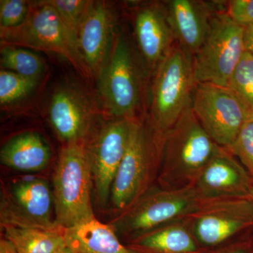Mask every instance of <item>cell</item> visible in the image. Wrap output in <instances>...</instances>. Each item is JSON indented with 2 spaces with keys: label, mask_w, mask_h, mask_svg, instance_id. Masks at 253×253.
Returning <instances> with one entry per match:
<instances>
[{
  "label": "cell",
  "mask_w": 253,
  "mask_h": 253,
  "mask_svg": "<svg viewBox=\"0 0 253 253\" xmlns=\"http://www.w3.org/2000/svg\"><path fill=\"white\" fill-rule=\"evenodd\" d=\"M204 200L194 186L165 189L155 184L109 223L118 237L128 241L149 231L188 217Z\"/></svg>",
  "instance_id": "cell-6"
},
{
  "label": "cell",
  "mask_w": 253,
  "mask_h": 253,
  "mask_svg": "<svg viewBox=\"0 0 253 253\" xmlns=\"http://www.w3.org/2000/svg\"><path fill=\"white\" fill-rule=\"evenodd\" d=\"M225 12L234 22L242 27L253 26V0H229Z\"/></svg>",
  "instance_id": "cell-28"
},
{
  "label": "cell",
  "mask_w": 253,
  "mask_h": 253,
  "mask_svg": "<svg viewBox=\"0 0 253 253\" xmlns=\"http://www.w3.org/2000/svg\"><path fill=\"white\" fill-rule=\"evenodd\" d=\"M0 253H17L12 245L4 237L0 240Z\"/></svg>",
  "instance_id": "cell-30"
},
{
  "label": "cell",
  "mask_w": 253,
  "mask_h": 253,
  "mask_svg": "<svg viewBox=\"0 0 253 253\" xmlns=\"http://www.w3.org/2000/svg\"><path fill=\"white\" fill-rule=\"evenodd\" d=\"M219 146L189 107L163 136L156 184L172 189L194 186Z\"/></svg>",
  "instance_id": "cell-2"
},
{
  "label": "cell",
  "mask_w": 253,
  "mask_h": 253,
  "mask_svg": "<svg viewBox=\"0 0 253 253\" xmlns=\"http://www.w3.org/2000/svg\"><path fill=\"white\" fill-rule=\"evenodd\" d=\"M164 1L176 42L194 57L204 44L213 18L225 10V1L168 0Z\"/></svg>",
  "instance_id": "cell-17"
},
{
  "label": "cell",
  "mask_w": 253,
  "mask_h": 253,
  "mask_svg": "<svg viewBox=\"0 0 253 253\" xmlns=\"http://www.w3.org/2000/svg\"><path fill=\"white\" fill-rule=\"evenodd\" d=\"M126 247L134 253H201L189 217L149 231Z\"/></svg>",
  "instance_id": "cell-18"
},
{
  "label": "cell",
  "mask_w": 253,
  "mask_h": 253,
  "mask_svg": "<svg viewBox=\"0 0 253 253\" xmlns=\"http://www.w3.org/2000/svg\"><path fill=\"white\" fill-rule=\"evenodd\" d=\"M244 44L246 51L253 56V26L244 28Z\"/></svg>",
  "instance_id": "cell-29"
},
{
  "label": "cell",
  "mask_w": 253,
  "mask_h": 253,
  "mask_svg": "<svg viewBox=\"0 0 253 253\" xmlns=\"http://www.w3.org/2000/svg\"><path fill=\"white\" fill-rule=\"evenodd\" d=\"M4 237L17 253H53L66 244L63 229H42L6 226Z\"/></svg>",
  "instance_id": "cell-21"
},
{
  "label": "cell",
  "mask_w": 253,
  "mask_h": 253,
  "mask_svg": "<svg viewBox=\"0 0 253 253\" xmlns=\"http://www.w3.org/2000/svg\"><path fill=\"white\" fill-rule=\"evenodd\" d=\"M27 19L17 28H0L1 44H8L53 52L66 58L84 78L91 74L82 59L77 41L57 11L42 1H31Z\"/></svg>",
  "instance_id": "cell-7"
},
{
  "label": "cell",
  "mask_w": 253,
  "mask_h": 253,
  "mask_svg": "<svg viewBox=\"0 0 253 253\" xmlns=\"http://www.w3.org/2000/svg\"><path fill=\"white\" fill-rule=\"evenodd\" d=\"M52 190L45 179L25 176L1 181L0 225L31 229H61L52 217Z\"/></svg>",
  "instance_id": "cell-9"
},
{
  "label": "cell",
  "mask_w": 253,
  "mask_h": 253,
  "mask_svg": "<svg viewBox=\"0 0 253 253\" xmlns=\"http://www.w3.org/2000/svg\"><path fill=\"white\" fill-rule=\"evenodd\" d=\"M51 159V151L41 134L26 131L9 139L0 151V162L21 172L43 170Z\"/></svg>",
  "instance_id": "cell-19"
},
{
  "label": "cell",
  "mask_w": 253,
  "mask_h": 253,
  "mask_svg": "<svg viewBox=\"0 0 253 253\" xmlns=\"http://www.w3.org/2000/svg\"><path fill=\"white\" fill-rule=\"evenodd\" d=\"M253 179L224 147L219 146L194 184L201 199H243L251 196Z\"/></svg>",
  "instance_id": "cell-16"
},
{
  "label": "cell",
  "mask_w": 253,
  "mask_h": 253,
  "mask_svg": "<svg viewBox=\"0 0 253 253\" xmlns=\"http://www.w3.org/2000/svg\"><path fill=\"white\" fill-rule=\"evenodd\" d=\"M55 221L63 229L94 219L92 174L85 144L63 145L52 177Z\"/></svg>",
  "instance_id": "cell-5"
},
{
  "label": "cell",
  "mask_w": 253,
  "mask_h": 253,
  "mask_svg": "<svg viewBox=\"0 0 253 253\" xmlns=\"http://www.w3.org/2000/svg\"><path fill=\"white\" fill-rule=\"evenodd\" d=\"M31 1L26 0L0 1V28H17L27 19L31 11Z\"/></svg>",
  "instance_id": "cell-27"
},
{
  "label": "cell",
  "mask_w": 253,
  "mask_h": 253,
  "mask_svg": "<svg viewBox=\"0 0 253 253\" xmlns=\"http://www.w3.org/2000/svg\"><path fill=\"white\" fill-rule=\"evenodd\" d=\"M196 84L193 56L176 42L150 78L145 117L158 136L191 107Z\"/></svg>",
  "instance_id": "cell-3"
},
{
  "label": "cell",
  "mask_w": 253,
  "mask_h": 253,
  "mask_svg": "<svg viewBox=\"0 0 253 253\" xmlns=\"http://www.w3.org/2000/svg\"><path fill=\"white\" fill-rule=\"evenodd\" d=\"M246 52L244 28L218 11L204 44L193 57L194 79L198 83L227 86Z\"/></svg>",
  "instance_id": "cell-8"
},
{
  "label": "cell",
  "mask_w": 253,
  "mask_h": 253,
  "mask_svg": "<svg viewBox=\"0 0 253 253\" xmlns=\"http://www.w3.org/2000/svg\"><path fill=\"white\" fill-rule=\"evenodd\" d=\"M163 140L153 130L146 117L131 120L126 152L110 196V206L118 214L156 184Z\"/></svg>",
  "instance_id": "cell-4"
},
{
  "label": "cell",
  "mask_w": 253,
  "mask_h": 253,
  "mask_svg": "<svg viewBox=\"0 0 253 253\" xmlns=\"http://www.w3.org/2000/svg\"><path fill=\"white\" fill-rule=\"evenodd\" d=\"M191 107L208 135L221 147L229 146L249 121L239 100L228 86L198 83Z\"/></svg>",
  "instance_id": "cell-11"
},
{
  "label": "cell",
  "mask_w": 253,
  "mask_h": 253,
  "mask_svg": "<svg viewBox=\"0 0 253 253\" xmlns=\"http://www.w3.org/2000/svg\"><path fill=\"white\" fill-rule=\"evenodd\" d=\"M49 119L63 145L86 144L101 120L94 100L74 83L55 89L50 100Z\"/></svg>",
  "instance_id": "cell-13"
},
{
  "label": "cell",
  "mask_w": 253,
  "mask_h": 253,
  "mask_svg": "<svg viewBox=\"0 0 253 253\" xmlns=\"http://www.w3.org/2000/svg\"><path fill=\"white\" fill-rule=\"evenodd\" d=\"M228 87L239 100L249 120H253V56L246 51Z\"/></svg>",
  "instance_id": "cell-23"
},
{
  "label": "cell",
  "mask_w": 253,
  "mask_h": 253,
  "mask_svg": "<svg viewBox=\"0 0 253 253\" xmlns=\"http://www.w3.org/2000/svg\"><path fill=\"white\" fill-rule=\"evenodd\" d=\"M131 120H101L85 146L91 174L93 193L98 207L109 206L111 187L126 152Z\"/></svg>",
  "instance_id": "cell-10"
},
{
  "label": "cell",
  "mask_w": 253,
  "mask_h": 253,
  "mask_svg": "<svg viewBox=\"0 0 253 253\" xmlns=\"http://www.w3.org/2000/svg\"><path fill=\"white\" fill-rule=\"evenodd\" d=\"M53 253H74L73 252L72 250L70 249L68 246H66V244H65L64 246H63L62 247L59 248V249L56 250V251H54Z\"/></svg>",
  "instance_id": "cell-32"
},
{
  "label": "cell",
  "mask_w": 253,
  "mask_h": 253,
  "mask_svg": "<svg viewBox=\"0 0 253 253\" xmlns=\"http://www.w3.org/2000/svg\"><path fill=\"white\" fill-rule=\"evenodd\" d=\"M63 236L74 253H134L121 243L112 226L96 218L64 229Z\"/></svg>",
  "instance_id": "cell-20"
},
{
  "label": "cell",
  "mask_w": 253,
  "mask_h": 253,
  "mask_svg": "<svg viewBox=\"0 0 253 253\" xmlns=\"http://www.w3.org/2000/svg\"><path fill=\"white\" fill-rule=\"evenodd\" d=\"M253 179V120L245 123L234 141L226 147Z\"/></svg>",
  "instance_id": "cell-26"
},
{
  "label": "cell",
  "mask_w": 253,
  "mask_h": 253,
  "mask_svg": "<svg viewBox=\"0 0 253 253\" xmlns=\"http://www.w3.org/2000/svg\"><path fill=\"white\" fill-rule=\"evenodd\" d=\"M149 81L135 44L127 33L120 32L97 77L98 94L106 116L128 120L145 117Z\"/></svg>",
  "instance_id": "cell-1"
},
{
  "label": "cell",
  "mask_w": 253,
  "mask_h": 253,
  "mask_svg": "<svg viewBox=\"0 0 253 253\" xmlns=\"http://www.w3.org/2000/svg\"><path fill=\"white\" fill-rule=\"evenodd\" d=\"M59 14L63 22L77 41L78 28L89 0H45Z\"/></svg>",
  "instance_id": "cell-25"
},
{
  "label": "cell",
  "mask_w": 253,
  "mask_h": 253,
  "mask_svg": "<svg viewBox=\"0 0 253 253\" xmlns=\"http://www.w3.org/2000/svg\"><path fill=\"white\" fill-rule=\"evenodd\" d=\"M117 15L109 3L89 1L77 35L78 49L91 76L97 78L117 36Z\"/></svg>",
  "instance_id": "cell-14"
},
{
  "label": "cell",
  "mask_w": 253,
  "mask_h": 253,
  "mask_svg": "<svg viewBox=\"0 0 253 253\" xmlns=\"http://www.w3.org/2000/svg\"><path fill=\"white\" fill-rule=\"evenodd\" d=\"M134 44L149 77L176 43L164 1H150L133 13Z\"/></svg>",
  "instance_id": "cell-15"
},
{
  "label": "cell",
  "mask_w": 253,
  "mask_h": 253,
  "mask_svg": "<svg viewBox=\"0 0 253 253\" xmlns=\"http://www.w3.org/2000/svg\"><path fill=\"white\" fill-rule=\"evenodd\" d=\"M38 81L1 69L0 71V104H13L24 99L35 89Z\"/></svg>",
  "instance_id": "cell-24"
},
{
  "label": "cell",
  "mask_w": 253,
  "mask_h": 253,
  "mask_svg": "<svg viewBox=\"0 0 253 253\" xmlns=\"http://www.w3.org/2000/svg\"><path fill=\"white\" fill-rule=\"evenodd\" d=\"M1 67L29 79L38 81L44 71L39 55L21 46L1 44Z\"/></svg>",
  "instance_id": "cell-22"
},
{
  "label": "cell",
  "mask_w": 253,
  "mask_h": 253,
  "mask_svg": "<svg viewBox=\"0 0 253 253\" xmlns=\"http://www.w3.org/2000/svg\"><path fill=\"white\" fill-rule=\"evenodd\" d=\"M250 197H251V199H253V185L252 190H251V196H250Z\"/></svg>",
  "instance_id": "cell-33"
},
{
  "label": "cell",
  "mask_w": 253,
  "mask_h": 253,
  "mask_svg": "<svg viewBox=\"0 0 253 253\" xmlns=\"http://www.w3.org/2000/svg\"><path fill=\"white\" fill-rule=\"evenodd\" d=\"M220 253H249V250L247 247L244 245L240 244L237 246H233V247L229 248V249L222 251Z\"/></svg>",
  "instance_id": "cell-31"
},
{
  "label": "cell",
  "mask_w": 253,
  "mask_h": 253,
  "mask_svg": "<svg viewBox=\"0 0 253 253\" xmlns=\"http://www.w3.org/2000/svg\"><path fill=\"white\" fill-rule=\"evenodd\" d=\"M188 217L200 246L216 247L253 228V199L204 201Z\"/></svg>",
  "instance_id": "cell-12"
}]
</instances>
